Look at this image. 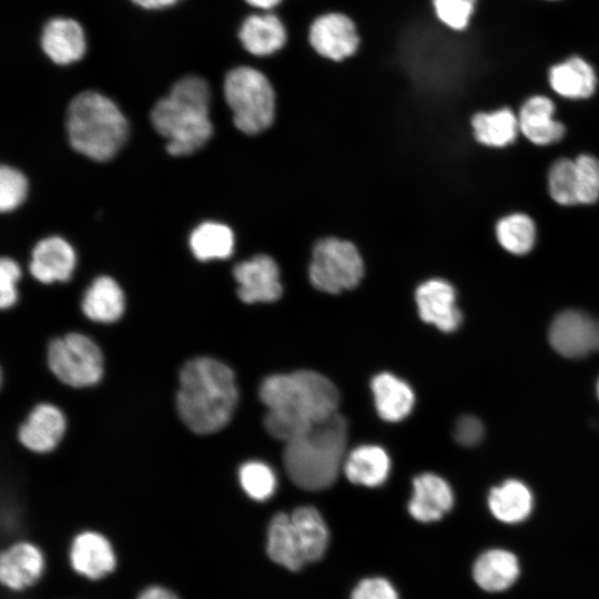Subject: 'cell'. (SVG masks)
<instances>
[{
	"label": "cell",
	"instance_id": "1",
	"mask_svg": "<svg viewBox=\"0 0 599 599\" xmlns=\"http://www.w3.org/2000/svg\"><path fill=\"white\" fill-rule=\"evenodd\" d=\"M258 394L267 407V433L285 443L336 414L339 404L335 385L324 375L306 369L266 377Z\"/></svg>",
	"mask_w": 599,
	"mask_h": 599
},
{
	"label": "cell",
	"instance_id": "2",
	"mask_svg": "<svg viewBox=\"0 0 599 599\" xmlns=\"http://www.w3.org/2000/svg\"><path fill=\"white\" fill-rule=\"evenodd\" d=\"M179 383L176 408L189 429L209 435L229 424L238 390L227 365L211 357H195L183 365Z\"/></svg>",
	"mask_w": 599,
	"mask_h": 599
},
{
	"label": "cell",
	"instance_id": "3",
	"mask_svg": "<svg viewBox=\"0 0 599 599\" xmlns=\"http://www.w3.org/2000/svg\"><path fill=\"white\" fill-rule=\"evenodd\" d=\"M210 100L207 82L201 77L187 75L154 104L151 123L166 139V151L171 155L192 154L209 141L213 133Z\"/></svg>",
	"mask_w": 599,
	"mask_h": 599
},
{
	"label": "cell",
	"instance_id": "4",
	"mask_svg": "<svg viewBox=\"0 0 599 599\" xmlns=\"http://www.w3.org/2000/svg\"><path fill=\"white\" fill-rule=\"evenodd\" d=\"M347 422L338 413L285 443L283 461L290 479L305 490H322L336 480L345 461Z\"/></svg>",
	"mask_w": 599,
	"mask_h": 599
},
{
	"label": "cell",
	"instance_id": "5",
	"mask_svg": "<svg viewBox=\"0 0 599 599\" xmlns=\"http://www.w3.org/2000/svg\"><path fill=\"white\" fill-rule=\"evenodd\" d=\"M65 128L71 146L98 162L112 159L129 134L128 121L119 106L95 91H83L71 100Z\"/></svg>",
	"mask_w": 599,
	"mask_h": 599
},
{
	"label": "cell",
	"instance_id": "6",
	"mask_svg": "<svg viewBox=\"0 0 599 599\" xmlns=\"http://www.w3.org/2000/svg\"><path fill=\"white\" fill-rule=\"evenodd\" d=\"M224 97L241 132L253 135L266 130L275 116V92L264 73L242 65L227 72Z\"/></svg>",
	"mask_w": 599,
	"mask_h": 599
},
{
	"label": "cell",
	"instance_id": "7",
	"mask_svg": "<svg viewBox=\"0 0 599 599\" xmlns=\"http://www.w3.org/2000/svg\"><path fill=\"white\" fill-rule=\"evenodd\" d=\"M363 275L364 262L352 242L326 237L313 247L308 277L316 290L338 294L357 286Z\"/></svg>",
	"mask_w": 599,
	"mask_h": 599
},
{
	"label": "cell",
	"instance_id": "8",
	"mask_svg": "<svg viewBox=\"0 0 599 599\" xmlns=\"http://www.w3.org/2000/svg\"><path fill=\"white\" fill-rule=\"evenodd\" d=\"M47 357L53 375L72 387L94 385L103 374L101 349L91 338L80 333H70L51 341Z\"/></svg>",
	"mask_w": 599,
	"mask_h": 599
},
{
	"label": "cell",
	"instance_id": "9",
	"mask_svg": "<svg viewBox=\"0 0 599 599\" xmlns=\"http://www.w3.org/2000/svg\"><path fill=\"white\" fill-rule=\"evenodd\" d=\"M308 42L321 57L341 62L355 54L361 39L354 21L348 16L327 12L311 23Z\"/></svg>",
	"mask_w": 599,
	"mask_h": 599
},
{
	"label": "cell",
	"instance_id": "10",
	"mask_svg": "<svg viewBox=\"0 0 599 599\" xmlns=\"http://www.w3.org/2000/svg\"><path fill=\"white\" fill-rule=\"evenodd\" d=\"M549 342L565 357H583L599 351V321L580 311H564L550 325Z\"/></svg>",
	"mask_w": 599,
	"mask_h": 599
},
{
	"label": "cell",
	"instance_id": "11",
	"mask_svg": "<svg viewBox=\"0 0 599 599\" xmlns=\"http://www.w3.org/2000/svg\"><path fill=\"white\" fill-rule=\"evenodd\" d=\"M233 276L237 296L244 303L274 302L282 295L280 270L268 255L261 254L236 264Z\"/></svg>",
	"mask_w": 599,
	"mask_h": 599
},
{
	"label": "cell",
	"instance_id": "12",
	"mask_svg": "<svg viewBox=\"0 0 599 599\" xmlns=\"http://www.w3.org/2000/svg\"><path fill=\"white\" fill-rule=\"evenodd\" d=\"M416 303L420 318L449 333L456 331L463 315L456 305V291L445 280L432 278L416 290Z\"/></svg>",
	"mask_w": 599,
	"mask_h": 599
},
{
	"label": "cell",
	"instance_id": "13",
	"mask_svg": "<svg viewBox=\"0 0 599 599\" xmlns=\"http://www.w3.org/2000/svg\"><path fill=\"white\" fill-rule=\"evenodd\" d=\"M550 89L568 100H586L598 87L596 67L580 54H571L547 69Z\"/></svg>",
	"mask_w": 599,
	"mask_h": 599
},
{
	"label": "cell",
	"instance_id": "14",
	"mask_svg": "<svg viewBox=\"0 0 599 599\" xmlns=\"http://www.w3.org/2000/svg\"><path fill=\"white\" fill-rule=\"evenodd\" d=\"M554 101L541 94L529 97L518 112L519 132L532 144L545 146L559 142L565 125L555 119Z\"/></svg>",
	"mask_w": 599,
	"mask_h": 599
},
{
	"label": "cell",
	"instance_id": "15",
	"mask_svg": "<svg viewBox=\"0 0 599 599\" xmlns=\"http://www.w3.org/2000/svg\"><path fill=\"white\" fill-rule=\"evenodd\" d=\"M454 505L449 484L436 474L425 473L413 480V496L408 504L409 514L420 522H433L443 518Z\"/></svg>",
	"mask_w": 599,
	"mask_h": 599
},
{
	"label": "cell",
	"instance_id": "16",
	"mask_svg": "<svg viewBox=\"0 0 599 599\" xmlns=\"http://www.w3.org/2000/svg\"><path fill=\"white\" fill-rule=\"evenodd\" d=\"M65 430L62 412L51 404L37 405L19 428V440L34 453H49L60 443Z\"/></svg>",
	"mask_w": 599,
	"mask_h": 599
},
{
	"label": "cell",
	"instance_id": "17",
	"mask_svg": "<svg viewBox=\"0 0 599 599\" xmlns=\"http://www.w3.org/2000/svg\"><path fill=\"white\" fill-rule=\"evenodd\" d=\"M40 43L47 57L57 64H70L80 60L87 50L81 24L70 18H53L45 23Z\"/></svg>",
	"mask_w": 599,
	"mask_h": 599
},
{
	"label": "cell",
	"instance_id": "18",
	"mask_svg": "<svg viewBox=\"0 0 599 599\" xmlns=\"http://www.w3.org/2000/svg\"><path fill=\"white\" fill-rule=\"evenodd\" d=\"M74 266L75 253L62 237H45L32 251L30 273L41 283L65 282L71 277Z\"/></svg>",
	"mask_w": 599,
	"mask_h": 599
},
{
	"label": "cell",
	"instance_id": "19",
	"mask_svg": "<svg viewBox=\"0 0 599 599\" xmlns=\"http://www.w3.org/2000/svg\"><path fill=\"white\" fill-rule=\"evenodd\" d=\"M72 568L89 579H100L111 572L115 557L108 539L95 531L75 536L70 549Z\"/></svg>",
	"mask_w": 599,
	"mask_h": 599
},
{
	"label": "cell",
	"instance_id": "20",
	"mask_svg": "<svg viewBox=\"0 0 599 599\" xmlns=\"http://www.w3.org/2000/svg\"><path fill=\"white\" fill-rule=\"evenodd\" d=\"M520 566L517 556L502 548L481 552L473 565V578L485 591L500 592L509 589L518 579Z\"/></svg>",
	"mask_w": 599,
	"mask_h": 599
},
{
	"label": "cell",
	"instance_id": "21",
	"mask_svg": "<svg viewBox=\"0 0 599 599\" xmlns=\"http://www.w3.org/2000/svg\"><path fill=\"white\" fill-rule=\"evenodd\" d=\"M44 559L42 552L32 544L18 542L1 554V582L13 590L33 585L42 575Z\"/></svg>",
	"mask_w": 599,
	"mask_h": 599
},
{
	"label": "cell",
	"instance_id": "22",
	"mask_svg": "<svg viewBox=\"0 0 599 599\" xmlns=\"http://www.w3.org/2000/svg\"><path fill=\"white\" fill-rule=\"evenodd\" d=\"M238 39L247 52L256 57H265L284 47L286 29L274 13L251 14L242 22Z\"/></svg>",
	"mask_w": 599,
	"mask_h": 599
},
{
	"label": "cell",
	"instance_id": "23",
	"mask_svg": "<svg viewBox=\"0 0 599 599\" xmlns=\"http://www.w3.org/2000/svg\"><path fill=\"white\" fill-rule=\"evenodd\" d=\"M488 508L499 521L515 525L526 520L534 508V496L529 487L517 479H508L490 489Z\"/></svg>",
	"mask_w": 599,
	"mask_h": 599
},
{
	"label": "cell",
	"instance_id": "24",
	"mask_svg": "<svg viewBox=\"0 0 599 599\" xmlns=\"http://www.w3.org/2000/svg\"><path fill=\"white\" fill-rule=\"evenodd\" d=\"M370 386L380 418L398 422L410 413L415 397L407 383L389 373H380L372 379Z\"/></svg>",
	"mask_w": 599,
	"mask_h": 599
},
{
	"label": "cell",
	"instance_id": "25",
	"mask_svg": "<svg viewBox=\"0 0 599 599\" xmlns=\"http://www.w3.org/2000/svg\"><path fill=\"white\" fill-rule=\"evenodd\" d=\"M81 306L84 315L91 321L113 323L124 312V294L112 277L99 276L85 291Z\"/></svg>",
	"mask_w": 599,
	"mask_h": 599
},
{
	"label": "cell",
	"instance_id": "26",
	"mask_svg": "<svg viewBox=\"0 0 599 599\" xmlns=\"http://www.w3.org/2000/svg\"><path fill=\"white\" fill-rule=\"evenodd\" d=\"M343 469L353 484L376 487L387 479L390 460L382 447L363 445L347 455Z\"/></svg>",
	"mask_w": 599,
	"mask_h": 599
},
{
	"label": "cell",
	"instance_id": "27",
	"mask_svg": "<svg viewBox=\"0 0 599 599\" xmlns=\"http://www.w3.org/2000/svg\"><path fill=\"white\" fill-rule=\"evenodd\" d=\"M291 522L306 562L321 559L328 545V530L317 509L303 506L295 509Z\"/></svg>",
	"mask_w": 599,
	"mask_h": 599
},
{
	"label": "cell",
	"instance_id": "28",
	"mask_svg": "<svg viewBox=\"0 0 599 599\" xmlns=\"http://www.w3.org/2000/svg\"><path fill=\"white\" fill-rule=\"evenodd\" d=\"M471 128L475 140L490 148L514 143L519 132L518 116L509 108L476 113L471 118Z\"/></svg>",
	"mask_w": 599,
	"mask_h": 599
},
{
	"label": "cell",
	"instance_id": "29",
	"mask_svg": "<svg viewBox=\"0 0 599 599\" xmlns=\"http://www.w3.org/2000/svg\"><path fill=\"white\" fill-rule=\"evenodd\" d=\"M267 554L274 562L292 571L306 564L288 515L280 512L272 518L267 530Z\"/></svg>",
	"mask_w": 599,
	"mask_h": 599
},
{
	"label": "cell",
	"instance_id": "30",
	"mask_svg": "<svg viewBox=\"0 0 599 599\" xmlns=\"http://www.w3.org/2000/svg\"><path fill=\"white\" fill-rule=\"evenodd\" d=\"M190 247L199 261L224 260L233 253L234 234L225 224L204 222L191 233Z\"/></svg>",
	"mask_w": 599,
	"mask_h": 599
},
{
	"label": "cell",
	"instance_id": "31",
	"mask_svg": "<svg viewBox=\"0 0 599 599\" xmlns=\"http://www.w3.org/2000/svg\"><path fill=\"white\" fill-rule=\"evenodd\" d=\"M499 245L510 254L525 255L536 242V225L525 213H511L498 220L495 226Z\"/></svg>",
	"mask_w": 599,
	"mask_h": 599
},
{
	"label": "cell",
	"instance_id": "32",
	"mask_svg": "<svg viewBox=\"0 0 599 599\" xmlns=\"http://www.w3.org/2000/svg\"><path fill=\"white\" fill-rule=\"evenodd\" d=\"M550 197L559 205L578 204L575 160L561 158L555 161L547 175Z\"/></svg>",
	"mask_w": 599,
	"mask_h": 599
},
{
	"label": "cell",
	"instance_id": "33",
	"mask_svg": "<svg viewBox=\"0 0 599 599\" xmlns=\"http://www.w3.org/2000/svg\"><path fill=\"white\" fill-rule=\"evenodd\" d=\"M479 0H430L436 20L456 33L469 29Z\"/></svg>",
	"mask_w": 599,
	"mask_h": 599
},
{
	"label": "cell",
	"instance_id": "34",
	"mask_svg": "<svg viewBox=\"0 0 599 599\" xmlns=\"http://www.w3.org/2000/svg\"><path fill=\"white\" fill-rule=\"evenodd\" d=\"M243 490L254 500L268 499L276 489V476L273 469L257 460L243 464L238 471Z\"/></svg>",
	"mask_w": 599,
	"mask_h": 599
},
{
	"label": "cell",
	"instance_id": "35",
	"mask_svg": "<svg viewBox=\"0 0 599 599\" xmlns=\"http://www.w3.org/2000/svg\"><path fill=\"white\" fill-rule=\"evenodd\" d=\"M575 163L578 204H593L599 200V159L591 154H580Z\"/></svg>",
	"mask_w": 599,
	"mask_h": 599
},
{
	"label": "cell",
	"instance_id": "36",
	"mask_svg": "<svg viewBox=\"0 0 599 599\" xmlns=\"http://www.w3.org/2000/svg\"><path fill=\"white\" fill-rule=\"evenodd\" d=\"M28 181L17 169L2 165L0 169V210L10 212L26 199Z\"/></svg>",
	"mask_w": 599,
	"mask_h": 599
},
{
	"label": "cell",
	"instance_id": "37",
	"mask_svg": "<svg viewBox=\"0 0 599 599\" xmlns=\"http://www.w3.org/2000/svg\"><path fill=\"white\" fill-rule=\"evenodd\" d=\"M19 265L9 257L0 261V306L9 308L17 302L16 283L20 278Z\"/></svg>",
	"mask_w": 599,
	"mask_h": 599
},
{
	"label": "cell",
	"instance_id": "38",
	"mask_svg": "<svg viewBox=\"0 0 599 599\" xmlns=\"http://www.w3.org/2000/svg\"><path fill=\"white\" fill-rule=\"evenodd\" d=\"M351 599H398V593L388 580L367 578L355 587Z\"/></svg>",
	"mask_w": 599,
	"mask_h": 599
},
{
	"label": "cell",
	"instance_id": "39",
	"mask_svg": "<svg viewBox=\"0 0 599 599\" xmlns=\"http://www.w3.org/2000/svg\"><path fill=\"white\" fill-rule=\"evenodd\" d=\"M483 436L484 426L476 417L467 415L457 420L454 437L460 445L474 446L481 440Z\"/></svg>",
	"mask_w": 599,
	"mask_h": 599
},
{
	"label": "cell",
	"instance_id": "40",
	"mask_svg": "<svg viewBox=\"0 0 599 599\" xmlns=\"http://www.w3.org/2000/svg\"><path fill=\"white\" fill-rule=\"evenodd\" d=\"M138 599H177V597L166 588L154 586L145 589Z\"/></svg>",
	"mask_w": 599,
	"mask_h": 599
},
{
	"label": "cell",
	"instance_id": "41",
	"mask_svg": "<svg viewBox=\"0 0 599 599\" xmlns=\"http://www.w3.org/2000/svg\"><path fill=\"white\" fill-rule=\"evenodd\" d=\"M131 1L144 9L158 10V9H164V8L174 6L180 0H131Z\"/></svg>",
	"mask_w": 599,
	"mask_h": 599
},
{
	"label": "cell",
	"instance_id": "42",
	"mask_svg": "<svg viewBox=\"0 0 599 599\" xmlns=\"http://www.w3.org/2000/svg\"><path fill=\"white\" fill-rule=\"evenodd\" d=\"M247 4L253 8L261 10H271L277 7L282 0H244Z\"/></svg>",
	"mask_w": 599,
	"mask_h": 599
},
{
	"label": "cell",
	"instance_id": "43",
	"mask_svg": "<svg viewBox=\"0 0 599 599\" xmlns=\"http://www.w3.org/2000/svg\"><path fill=\"white\" fill-rule=\"evenodd\" d=\"M597 395H598V398H599V379L597 382Z\"/></svg>",
	"mask_w": 599,
	"mask_h": 599
},
{
	"label": "cell",
	"instance_id": "44",
	"mask_svg": "<svg viewBox=\"0 0 599 599\" xmlns=\"http://www.w3.org/2000/svg\"><path fill=\"white\" fill-rule=\"evenodd\" d=\"M542 1H547V2H557V1H560V0H542Z\"/></svg>",
	"mask_w": 599,
	"mask_h": 599
}]
</instances>
